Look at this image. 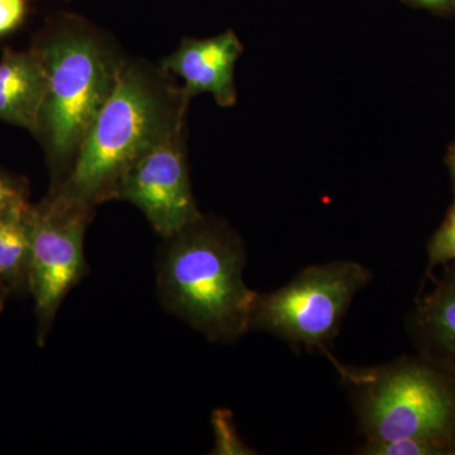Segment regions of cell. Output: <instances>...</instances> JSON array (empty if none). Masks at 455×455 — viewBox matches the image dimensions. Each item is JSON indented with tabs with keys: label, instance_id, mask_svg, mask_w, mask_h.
<instances>
[{
	"label": "cell",
	"instance_id": "7",
	"mask_svg": "<svg viewBox=\"0 0 455 455\" xmlns=\"http://www.w3.org/2000/svg\"><path fill=\"white\" fill-rule=\"evenodd\" d=\"M113 199L137 206L164 239L202 217L188 175L184 127L164 137L124 173Z\"/></svg>",
	"mask_w": 455,
	"mask_h": 455
},
{
	"label": "cell",
	"instance_id": "13",
	"mask_svg": "<svg viewBox=\"0 0 455 455\" xmlns=\"http://www.w3.org/2000/svg\"><path fill=\"white\" fill-rule=\"evenodd\" d=\"M212 429H214L215 447L214 454H252L251 449L241 442L236 435L235 423L232 420V412L228 410H217L212 418Z\"/></svg>",
	"mask_w": 455,
	"mask_h": 455
},
{
	"label": "cell",
	"instance_id": "14",
	"mask_svg": "<svg viewBox=\"0 0 455 455\" xmlns=\"http://www.w3.org/2000/svg\"><path fill=\"white\" fill-rule=\"evenodd\" d=\"M427 253L433 266L455 262V200L442 226L431 238Z\"/></svg>",
	"mask_w": 455,
	"mask_h": 455
},
{
	"label": "cell",
	"instance_id": "10",
	"mask_svg": "<svg viewBox=\"0 0 455 455\" xmlns=\"http://www.w3.org/2000/svg\"><path fill=\"white\" fill-rule=\"evenodd\" d=\"M33 205L17 204L0 212V280L12 295L29 293Z\"/></svg>",
	"mask_w": 455,
	"mask_h": 455
},
{
	"label": "cell",
	"instance_id": "18",
	"mask_svg": "<svg viewBox=\"0 0 455 455\" xmlns=\"http://www.w3.org/2000/svg\"><path fill=\"white\" fill-rule=\"evenodd\" d=\"M447 164L449 171H451V182H453V188L455 194V142L453 143V145H451V148H449L447 156Z\"/></svg>",
	"mask_w": 455,
	"mask_h": 455
},
{
	"label": "cell",
	"instance_id": "15",
	"mask_svg": "<svg viewBox=\"0 0 455 455\" xmlns=\"http://www.w3.org/2000/svg\"><path fill=\"white\" fill-rule=\"evenodd\" d=\"M26 202H28L26 182L0 170V212Z\"/></svg>",
	"mask_w": 455,
	"mask_h": 455
},
{
	"label": "cell",
	"instance_id": "3",
	"mask_svg": "<svg viewBox=\"0 0 455 455\" xmlns=\"http://www.w3.org/2000/svg\"><path fill=\"white\" fill-rule=\"evenodd\" d=\"M47 73V94L36 133L46 145L60 187L80 146L112 94L122 61L98 35L80 25L50 33L38 44Z\"/></svg>",
	"mask_w": 455,
	"mask_h": 455
},
{
	"label": "cell",
	"instance_id": "16",
	"mask_svg": "<svg viewBox=\"0 0 455 455\" xmlns=\"http://www.w3.org/2000/svg\"><path fill=\"white\" fill-rule=\"evenodd\" d=\"M26 16V0H0V36L16 29Z\"/></svg>",
	"mask_w": 455,
	"mask_h": 455
},
{
	"label": "cell",
	"instance_id": "8",
	"mask_svg": "<svg viewBox=\"0 0 455 455\" xmlns=\"http://www.w3.org/2000/svg\"><path fill=\"white\" fill-rule=\"evenodd\" d=\"M243 44L233 31L209 38H187L164 57L163 70L184 82L185 97L211 94L218 106L233 107L236 101L235 71Z\"/></svg>",
	"mask_w": 455,
	"mask_h": 455
},
{
	"label": "cell",
	"instance_id": "5",
	"mask_svg": "<svg viewBox=\"0 0 455 455\" xmlns=\"http://www.w3.org/2000/svg\"><path fill=\"white\" fill-rule=\"evenodd\" d=\"M370 281V271L349 260L304 269L277 291L257 293L250 331L323 349L337 333L350 302Z\"/></svg>",
	"mask_w": 455,
	"mask_h": 455
},
{
	"label": "cell",
	"instance_id": "11",
	"mask_svg": "<svg viewBox=\"0 0 455 455\" xmlns=\"http://www.w3.org/2000/svg\"><path fill=\"white\" fill-rule=\"evenodd\" d=\"M419 323L434 348L455 366V271L425 299Z\"/></svg>",
	"mask_w": 455,
	"mask_h": 455
},
{
	"label": "cell",
	"instance_id": "1",
	"mask_svg": "<svg viewBox=\"0 0 455 455\" xmlns=\"http://www.w3.org/2000/svg\"><path fill=\"white\" fill-rule=\"evenodd\" d=\"M164 74L140 62H122L73 166L51 193L95 209L113 200L123 176L143 155L184 127L190 100Z\"/></svg>",
	"mask_w": 455,
	"mask_h": 455
},
{
	"label": "cell",
	"instance_id": "19",
	"mask_svg": "<svg viewBox=\"0 0 455 455\" xmlns=\"http://www.w3.org/2000/svg\"><path fill=\"white\" fill-rule=\"evenodd\" d=\"M11 295L12 293L9 291L7 284L0 280V314H2V311L4 310L5 302H7L8 298Z\"/></svg>",
	"mask_w": 455,
	"mask_h": 455
},
{
	"label": "cell",
	"instance_id": "17",
	"mask_svg": "<svg viewBox=\"0 0 455 455\" xmlns=\"http://www.w3.org/2000/svg\"><path fill=\"white\" fill-rule=\"evenodd\" d=\"M416 8L427 9L438 14L455 13V0H403Z\"/></svg>",
	"mask_w": 455,
	"mask_h": 455
},
{
	"label": "cell",
	"instance_id": "6",
	"mask_svg": "<svg viewBox=\"0 0 455 455\" xmlns=\"http://www.w3.org/2000/svg\"><path fill=\"white\" fill-rule=\"evenodd\" d=\"M94 208L57 193L33 205L29 293L40 347L46 343L66 296L89 275L84 243Z\"/></svg>",
	"mask_w": 455,
	"mask_h": 455
},
{
	"label": "cell",
	"instance_id": "12",
	"mask_svg": "<svg viewBox=\"0 0 455 455\" xmlns=\"http://www.w3.org/2000/svg\"><path fill=\"white\" fill-rule=\"evenodd\" d=\"M367 455H455V445L429 439H403L395 442H368Z\"/></svg>",
	"mask_w": 455,
	"mask_h": 455
},
{
	"label": "cell",
	"instance_id": "2",
	"mask_svg": "<svg viewBox=\"0 0 455 455\" xmlns=\"http://www.w3.org/2000/svg\"><path fill=\"white\" fill-rule=\"evenodd\" d=\"M164 241L156 283L164 309L212 341L250 331L257 292L244 283L245 251L235 230L202 215Z\"/></svg>",
	"mask_w": 455,
	"mask_h": 455
},
{
	"label": "cell",
	"instance_id": "9",
	"mask_svg": "<svg viewBox=\"0 0 455 455\" xmlns=\"http://www.w3.org/2000/svg\"><path fill=\"white\" fill-rule=\"evenodd\" d=\"M47 94V73L37 49L5 51L0 59V121L36 133Z\"/></svg>",
	"mask_w": 455,
	"mask_h": 455
},
{
	"label": "cell",
	"instance_id": "4",
	"mask_svg": "<svg viewBox=\"0 0 455 455\" xmlns=\"http://www.w3.org/2000/svg\"><path fill=\"white\" fill-rule=\"evenodd\" d=\"M359 415L370 442L429 439L455 445V386L444 373L398 362L357 377Z\"/></svg>",
	"mask_w": 455,
	"mask_h": 455
}]
</instances>
